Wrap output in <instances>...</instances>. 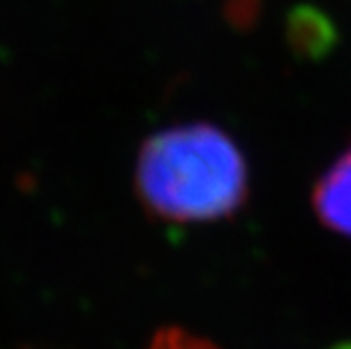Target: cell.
<instances>
[{"label": "cell", "mask_w": 351, "mask_h": 349, "mask_svg": "<svg viewBox=\"0 0 351 349\" xmlns=\"http://www.w3.org/2000/svg\"><path fill=\"white\" fill-rule=\"evenodd\" d=\"M141 200L159 218H227L247 195V166L225 132L184 125L159 132L138 154Z\"/></svg>", "instance_id": "6da1fadb"}, {"label": "cell", "mask_w": 351, "mask_h": 349, "mask_svg": "<svg viewBox=\"0 0 351 349\" xmlns=\"http://www.w3.org/2000/svg\"><path fill=\"white\" fill-rule=\"evenodd\" d=\"M319 220L333 232L351 236V150L326 170L315 189Z\"/></svg>", "instance_id": "7a4b0ae2"}, {"label": "cell", "mask_w": 351, "mask_h": 349, "mask_svg": "<svg viewBox=\"0 0 351 349\" xmlns=\"http://www.w3.org/2000/svg\"><path fill=\"white\" fill-rule=\"evenodd\" d=\"M150 349H215V347L195 336H191V333H186V331L166 329L154 338Z\"/></svg>", "instance_id": "3957f363"}, {"label": "cell", "mask_w": 351, "mask_h": 349, "mask_svg": "<svg viewBox=\"0 0 351 349\" xmlns=\"http://www.w3.org/2000/svg\"><path fill=\"white\" fill-rule=\"evenodd\" d=\"M333 349H351V343H342L338 347H333Z\"/></svg>", "instance_id": "277c9868"}]
</instances>
